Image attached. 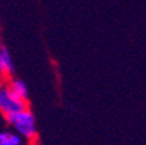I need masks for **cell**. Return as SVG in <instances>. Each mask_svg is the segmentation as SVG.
Listing matches in <instances>:
<instances>
[{
	"mask_svg": "<svg viewBox=\"0 0 146 145\" xmlns=\"http://www.w3.org/2000/svg\"><path fill=\"white\" fill-rule=\"evenodd\" d=\"M0 109H1V112L4 114V116L16 114V112L26 109V101L15 96L7 86V88H3L0 92Z\"/></svg>",
	"mask_w": 146,
	"mask_h": 145,
	"instance_id": "6da1fadb",
	"label": "cell"
},
{
	"mask_svg": "<svg viewBox=\"0 0 146 145\" xmlns=\"http://www.w3.org/2000/svg\"><path fill=\"white\" fill-rule=\"evenodd\" d=\"M0 72L4 76H12L15 73V65L8 50L5 47H1L0 50Z\"/></svg>",
	"mask_w": 146,
	"mask_h": 145,
	"instance_id": "7a4b0ae2",
	"label": "cell"
},
{
	"mask_svg": "<svg viewBox=\"0 0 146 145\" xmlns=\"http://www.w3.org/2000/svg\"><path fill=\"white\" fill-rule=\"evenodd\" d=\"M8 88L15 96L20 97L21 100H24V101L27 100V88L24 81H21V80H18V79H15L11 81Z\"/></svg>",
	"mask_w": 146,
	"mask_h": 145,
	"instance_id": "3957f363",
	"label": "cell"
},
{
	"mask_svg": "<svg viewBox=\"0 0 146 145\" xmlns=\"http://www.w3.org/2000/svg\"><path fill=\"white\" fill-rule=\"evenodd\" d=\"M16 130L18 131L20 135H22L26 139H34L36 135L35 122H27V123H18L15 126Z\"/></svg>",
	"mask_w": 146,
	"mask_h": 145,
	"instance_id": "277c9868",
	"label": "cell"
},
{
	"mask_svg": "<svg viewBox=\"0 0 146 145\" xmlns=\"http://www.w3.org/2000/svg\"><path fill=\"white\" fill-rule=\"evenodd\" d=\"M21 140L17 135L9 132H1L0 133V145H20Z\"/></svg>",
	"mask_w": 146,
	"mask_h": 145,
	"instance_id": "5b68a950",
	"label": "cell"
}]
</instances>
